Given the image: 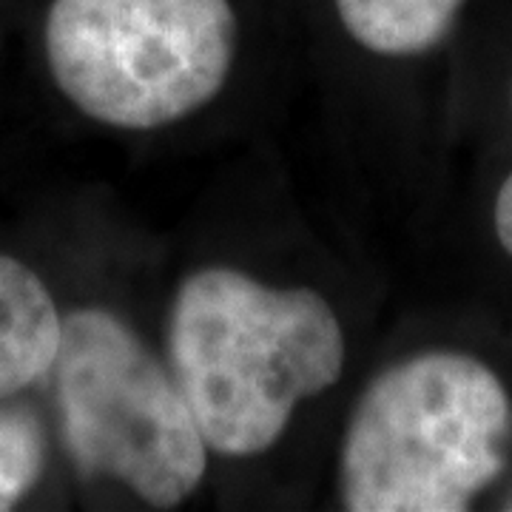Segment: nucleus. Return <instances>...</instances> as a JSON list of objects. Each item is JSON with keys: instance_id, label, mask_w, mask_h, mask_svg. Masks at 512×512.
Instances as JSON below:
<instances>
[{"instance_id": "1", "label": "nucleus", "mask_w": 512, "mask_h": 512, "mask_svg": "<svg viewBox=\"0 0 512 512\" xmlns=\"http://www.w3.org/2000/svg\"><path fill=\"white\" fill-rule=\"evenodd\" d=\"M168 356L208 450L251 458L282 439L299 402L339 382L345 333L322 293L202 268L174 296Z\"/></svg>"}, {"instance_id": "2", "label": "nucleus", "mask_w": 512, "mask_h": 512, "mask_svg": "<svg viewBox=\"0 0 512 512\" xmlns=\"http://www.w3.org/2000/svg\"><path fill=\"white\" fill-rule=\"evenodd\" d=\"M512 402L484 362L427 350L367 384L342 441L353 512H461L507 470Z\"/></svg>"}, {"instance_id": "3", "label": "nucleus", "mask_w": 512, "mask_h": 512, "mask_svg": "<svg viewBox=\"0 0 512 512\" xmlns=\"http://www.w3.org/2000/svg\"><path fill=\"white\" fill-rule=\"evenodd\" d=\"M237 32L231 0H52L46 57L86 117L151 131L220 94Z\"/></svg>"}, {"instance_id": "4", "label": "nucleus", "mask_w": 512, "mask_h": 512, "mask_svg": "<svg viewBox=\"0 0 512 512\" xmlns=\"http://www.w3.org/2000/svg\"><path fill=\"white\" fill-rule=\"evenodd\" d=\"M52 370L63 441L83 476L114 478L157 510L200 487L208 444L191 404L120 316L69 313Z\"/></svg>"}, {"instance_id": "5", "label": "nucleus", "mask_w": 512, "mask_h": 512, "mask_svg": "<svg viewBox=\"0 0 512 512\" xmlns=\"http://www.w3.org/2000/svg\"><path fill=\"white\" fill-rule=\"evenodd\" d=\"M63 319L43 279L0 254V402L55 367Z\"/></svg>"}, {"instance_id": "6", "label": "nucleus", "mask_w": 512, "mask_h": 512, "mask_svg": "<svg viewBox=\"0 0 512 512\" xmlns=\"http://www.w3.org/2000/svg\"><path fill=\"white\" fill-rule=\"evenodd\" d=\"M348 35L373 55L430 52L456 26L464 0H333Z\"/></svg>"}, {"instance_id": "7", "label": "nucleus", "mask_w": 512, "mask_h": 512, "mask_svg": "<svg viewBox=\"0 0 512 512\" xmlns=\"http://www.w3.org/2000/svg\"><path fill=\"white\" fill-rule=\"evenodd\" d=\"M46 464L40 421L20 407H0V512L12 510L37 484Z\"/></svg>"}, {"instance_id": "8", "label": "nucleus", "mask_w": 512, "mask_h": 512, "mask_svg": "<svg viewBox=\"0 0 512 512\" xmlns=\"http://www.w3.org/2000/svg\"><path fill=\"white\" fill-rule=\"evenodd\" d=\"M495 234L501 239L504 251L512 256V171L495 197Z\"/></svg>"}]
</instances>
